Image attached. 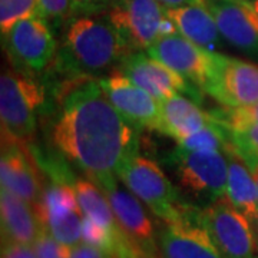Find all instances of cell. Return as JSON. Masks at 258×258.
I'll return each mask as SVG.
<instances>
[{
    "mask_svg": "<svg viewBox=\"0 0 258 258\" xmlns=\"http://www.w3.org/2000/svg\"><path fill=\"white\" fill-rule=\"evenodd\" d=\"M47 132L55 152L98 185L116 178L123 159L139 149V131L116 111L99 79L59 86Z\"/></svg>",
    "mask_w": 258,
    "mask_h": 258,
    "instance_id": "cell-1",
    "label": "cell"
},
{
    "mask_svg": "<svg viewBox=\"0 0 258 258\" xmlns=\"http://www.w3.org/2000/svg\"><path fill=\"white\" fill-rule=\"evenodd\" d=\"M134 53L118 29L105 15H78L64 26L53 71L66 81L101 79L118 71L123 59ZM64 81V82H66Z\"/></svg>",
    "mask_w": 258,
    "mask_h": 258,
    "instance_id": "cell-2",
    "label": "cell"
},
{
    "mask_svg": "<svg viewBox=\"0 0 258 258\" xmlns=\"http://www.w3.org/2000/svg\"><path fill=\"white\" fill-rule=\"evenodd\" d=\"M46 93L35 78L18 71L3 72L0 78L2 138L29 145L36 135L37 118Z\"/></svg>",
    "mask_w": 258,
    "mask_h": 258,
    "instance_id": "cell-3",
    "label": "cell"
},
{
    "mask_svg": "<svg viewBox=\"0 0 258 258\" xmlns=\"http://www.w3.org/2000/svg\"><path fill=\"white\" fill-rule=\"evenodd\" d=\"M118 178L164 222L175 221L191 207L179 194L155 161L131 152L118 169Z\"/></svg>",
    "mask_w": 258,
    "mask_h": 258,
    "instance_id": "cell-4",
    "label": "cell"
},
{
    "mask_svg": "<svg viewBox=\"0 0 258 258\" xmlns=\"http://www.w3.org/2000/svg\"><path fill=\"white\" fill-rule=\"evenodd\" d=\"M222 151H184L175 148L165 162L172 166L179 188L208 205L227 197L228 158Z\"/></svg>",
    "mask_w": 258,
    "mask_h": 258,
    "instance_id": "cell-5",
    "label": "cell"
},
{
    "mask_svg": "<svg viewBox=\"0 0 258 258\" xmlns=\"http://www.w3.org/2000/svg\"><path fill=\"white\" fill-rule=\"evenodd\" d=\"M3 36V45L15 71L36 78L55 60L57 46L49 23L40 16L22 19Z\"/></svg>",
    "mask_w": 258,
    "mask_h": 258,
    "instance_id": "cell-6",
    "label": "cell"
},
{
    "mask_svg": "<svg viewBox=\"0 0 258 258\" xmlns=\"http://www.w3.org/2000/svg\"><path fill=\"white\" fill-rule=\"evenodd\" d=\"M204 225L225 258H257V238L249 220L227 197L201 210Z\"/></svg>",
    "mask_w": 258,
    "mask_h": 258,
    "instance_id": "cell-7",
    "label": "cell"
},
{
    "mask_svg": "<svg viewBox=\"0 0 258 258\" xmlns=\"http://www.w3.org/2000/svg\"><path fill=\"white\" fill-rule=\"evenodd\" d=\"M204 91L227 108H242L258 102V66L215 53Z\"/></svg>",
    "mask_w": 258,
    "mask_h": 258,
    "instance_id": "cell-8",
    "label": "cell"
},
{
    "mask_svg": "<svg viewBox=\"0 0 258 258\" xmlns=\"http://www.w3.org/2000/svg\"><path fill=\"white\" fill-rule=\"evenodd\" d=\"M132 52L147 50L161 37V26L168 18L158 0H116L106 13Z\"/></svg>",
    "mask_w": 258,
    "mask_h": 258,
    "instance_id": "cell-9",
    "label": "cell"
},
{
    "mask_svg": "<svg viewBox=\"0 0 258 258\" xmlns=\"http://www.w3.org/2000/svg\"><path fill=\"white\" fill-rule=\"evenodd\" d=\"M162 258H225L201 218V208L189 207L182 217L165 222L159 232Z\"/></svg>",
    "mask_w": 258,
    "mask_h": 258,
    "instance_id": "cell-10",
    "label": "cell"
},
{
    "mask_svg": "<svg viewBox=\"0 0 258 258\" xmlns=\"http://www.w3.org/2000/svg\"><path fill=\"white\" fill-rule=\"evenodd\" d=\"M151 57L166 64L204 91L214 66V52H208L181 33L159 37L147 49Z\"/></svg>",
    "mask_w": 258,
    "mask_h": 258,
    "instance_id": "cell-11",
    "label": "cell"
},
{
    "mask_svg": "<svg viewBox=\"0 0 258 258\" xmlns=\"http://www.w3.org/2000/svg\"><path fill=\"white\" fill-rule=\"evenodd\" d=\"M102 89L116 111L138 129L157 131L161 115V103L145 89L131 82L126 76L115 71L99 79Z\"/></svg>",
    "mask_w": 258,
    "mask_h": 258,
    "instance_id": "cell-12",
    "label": "cell"
},
{
    "mask_svg": "<svg viewBox=\"0 0 258 258\" xmlns=\"http://www.w3.org/2000/svg\"><path fill=\"white\" fill-rule=\"evenodd\" d=\"M221 36L238 50L258 56V13L249 0H204Z\"/></svg>",
    "mask_w": 258,
    "mask_h": 258,
    "instance_id": "cell-13",
    "label": "cell"
},
{
    "mask_svg": "<svg viewBox=\"0 0 258 258\" xmlns=\"http://www.w3.org/2000/svg\"><path fill=\"white\" fill-rule=\"evenodd\" d=\"M40 174L42 171L32 157L28 145L3 141L0 159L2 188L35 205L43 191Z\"/></svg>",
    "mask_w": 258,
    "mask_h": 258,
    "instance_id": "cell-14",
    "label": "cell"
},
{
    "mask_svg": "<svg viewBox=\"0 0 258 258\" xmlns=\"http://www.w3.org/2000/svg\"><path fill=\"white\" fill-rule=\"evenodd\" d=\"M118 72L145 89L159 102L176 93H195L192 86H188L184 76L157 59L151 56L148 57L142 52H134L126 56L118 68Z\"/></svg>",
    "mask_w": 258,
    "mask_h": 258,
    "instance_id": "cell-15",
    "label": "cell"
},
{
    "mask_svg": "<svg viewBox=\"0 0 258 258\" xmlns=\"http://www.w3.org/2000/svg\"><path fill=\"white\" fill-rule=\"evenodd\" d=\"M118 178V176H116ZM112 178L99 185L111 204L113 215L123 231L134 242L142 248L157 249L154 244V227L147 215L138 197L131 194L118 184V179Z\"/></svg>",
    "mask_w": 258,
    "mask_h": 258,
    "instance_id": "cell-16",
    "label": "cell"
},
{
    "mask_svg": "<svg viewBox=\"0 0 258 258\" xmlns=\"http://www.w3.org/2000/svg\"><path fill=\"white\" fill-rule=\"evenodd\" d=\"M159 103L161 115L157 131L178 142L198 132L214 120L210 112L200 109L195 102L185 98L181 93H176Z\"/></svg>",
    "mask_w": 258,
    "mask_h": 258,
    "instance_id": "cell-17",
    "label": "cell"
},
{
    "mask_svg": "<svg viewBox=\"0 0 258 258\" xmlns=\"http://www.w3.org/2000/svg\"><path fill=\"white\" fill-rule=\"evenodd\" d=\"M166 15L174 20L179 33L195 45L214 53L218 50L221 33L204 0L166 9Z\"/></svg>",
    "mask_w": 258,
    "mask_h": 258,
    "instance_id": "cell-18",
    "label": "cell"
},
{
    "mask_svg": "<svg viewBox=\"0 0 258 258\" xmlns=\"http://www.w3.org/2000/svg\"><path fill=\"white\" fill-rule=\"evenodd\" d=\"M0 214L3 240L33 245L42 230V224L32 204L26 203L18 195L2 188Z\"/></svg>",
    "mask_w": 258,
    "mask_h": 258,
    "instance_id": "cell-19",
    "label": "cell"
},
{
    "mask_svg": "<svg viewBox=\"0 0 258 258\" xmlns=\"http://www.w3.org/2000/svg\"><path fill=\"white\" fill-rule=\"evenodd\" d=\"M225 155L228 158L227 198L254 224L258 218V192L254 174L248 166L244 165L245 162L234 149L227 147Z\"/></svg>",
    "mask_w": 258,
    "mask_h": 258,
    "instance_id": "cell-20",
    "label": "cell"
},
{
    "mask_svg": "<svg viewBox=\"0 0 258 258\" xmlns=\"http://www.w3.org/2000/svg\"><path fill=\"white\" fill-rule=\"evenodd\" d=\"M74 188L78 197L79 208L86 218L92 220L93 222L99 224L112 232L120 231L119 224L112 211L111 204L106 201V195L101 188L95 185L93 181L76 179Z\"/></svg>",
    "mask_w": 258,
    "mask_h": 258,
    "instance_id": "cell-21",
    "label": "cell"
},
{
    "mask_svg": "<svg viewBox=\"0 0 258 258\" xmlns=\"http://www.w3.org/2000/svg\"><path fill=\"white\" fill-rule=\"evenodd\" d=\"M32 207L36 212L42 227L47 218L81 210L74 186L69 184L55 182V181H52V184L43 188L40 200Z\"/></svg>",
    "mask_w": 258,
    "mask_h": 258,
    "instance_id": "cell-22",
    "label": "cell"
},
{
    "mask_svg": "<svg viewBox=\"0 0 258 258\" xmlns=\"http://www.w3.org/2000/svg\"><path fill=\"white\" fill-rule=\"evenodd\" d=\"M82 221L81 212L74 211L59 217L47 218L43 227L60 244H64L68 247H75L82 240Z\"/></svg>",
    "mask_w": 258,
    "mask_h": 258,
    "instance_id": "cell-23",
    "label": "cell"
},
{
    "mask_svg": "<svg viewBox=\"0 0 258 258\" xmlns=\"http://www.w3.org/2000/svg\"><path fill=\"white\" fill-rule=\"evenodd\" d=\"M227 147L234 149L254 174L258 169V123L242 131L228 132Z\"/></svg>",
    "mask_w": 258,
    "mask_h": 258,
    "instance_id": "cell-24",
    "label": "cell"
},
{
    "mask_svg": "<svg viewBox=\"0 0 258 258\" xmlns=\"http://www.w3.org/2000/svg\"><path fill=\"white\" fill-rule=\"evenodd\" d=\"M40 16L37 0H0V29L8 33L19 20Z\"/></svg>",
    "mask_w": 258,
    "mask_h": 258,
    "instance_id": "cell-25",
    "label": "cell"
},
{
    "mask_svg": "<svg viewBox=\"0 0 258 258\" xmlns=\"http://www.w3.org/2000/svg\"><path fill=\"white\" fill-rule=\"evenodd\" d=\"M212 118L221 123L228 132L242 131L258 123V102L242 108H224L218 111L210 112Z\"/></svg>",
    "mask_w": 258,
    "mask_h": 258,
    "instance_id": "cell-26",
    "label": "cell"
},
{
    "mask_svg": "<svg viewBox=\"0 0 258 258\" xmlns=\"http://www.w3.org/2000/svg\"><path fill=\"white\" fill-rule=\"evenodd\" d=\"M40 18H43L49 25L68 23L75 16V9L72 0H37Z\"/></svg>",
    "mask_w": 258,
    "mask_h": 258,
    "instance_id": "cell-27",
    "label": "cell"
},
{
    "mask_svg": "<svg viewBox=\"0 0 258 258\" xmlns=\"http://www.w3.org/2000/svg\"><path fill=\"white\" fill-rule=\"evenodd\" d=\"M33 249L37 258H69L71 255V247L55 240L45 227H42L36 241L33 242Z\"/></svg>",
    "mask_w": 258,
    "mask_h": 258,
    "instance_id": "cell-28",
    "label": "cell"
},
{
    "mask_svg": "<svg viewBox=\"0 0 258 258\" xmlns=\"http://www.w3.org/2000/svg\"><path fill=\"white\" fill-rule=\"evenodd\" d=\"M157 249H145L129 238L126 234L120 238L116 248L109 252V258H151Z\"/></svg>",
    "mask_w": 258,
    "mask_h": 258,
    "instance_id": "cell-29",
    "label": "cell"
},
{
    "mask_svg": "<svg viewBox=\"0 0 258 258\" xmlns=\"http://www.w3.org/2000/svg\"><path fill=\"white\" fill-rule=\"evenodd\" d=\"M116 0H72L75 16L78 15H105Z\"/></svg>",
    "mask_w": 258,
    "mask_h": 258,
    "instance_id": "cell-30",
    "label": "cell"
},
{
    "mask_svg": "<svg viewBox=\"0 0 258 258\" xmlns=\"http://www.w3.org/2000/svg\"><path fill=\"white\" fill-rule=\"evenodd\" d=\"M2 258H37L35 249L15 241H2Z\"/></svg>",
    "mask_w": 258,
    "mask_h": 258,
    "instance_id": "cell-31",
    "label": "cell"
},
{
    "mask_svg": "<svg viewBox=\"0 0 258 258\" xmlns=\"http://www.w3.org/2000/svg\"><path fill=\"white\" fill-rule=\"evenodd\" d=\"M69 258H109V254L103 249L92 247L89 244H81L71 248Z\"/></svg>",
    "mask_w": 258,
    "mask_h": 258,
    "instance_id": "cell-32",
    "label": "cell"
},
{
    "mask_svg": "<svg viewBox=\"0 0 258 258\" xmlns=\"http://www.w3.org/2000/svg\"><path fill=\"white\" fill-rule=\"evenodd\" d=\"M252 5H254V8H255V10H257L258 13V0H252Z\"/></svg>",
    "mask_w": 258,
    "mask_h": 258,
    "instance_id": "cell-33",
    "label": "cell"
},
{
    "mask_svg": "<svg viewBox=\"0 0 258 258\" xmlns=\"http://www.w3.org/2000/svg\"><path fill=\"white\" fill-rule=\"evenodd\" d=\"M254 178H255V182H257V192H258V171L254 172Z\"/></svg>",
    "mask_w": 258,
    "mask_h": 258,
    "instance_id": "cell-34",
    "label": "cell"
},
{
    "mask_svg": "<svg viewBox=\"0 0 258 258\" xmlns=\"http://www.w3.org/2000/svg\"><path fill=\"white\" fill-rule=\"evenodd\" d=\"M151 258H159V255H158V252H154V254H152V257Z\"/></svg>",
    "mask_w": 258,
    "mask_h": 258,
    "instance_id": "cell-35",
    "label": "cell"
},
{
    "mask_svg": "<svg viewBox=\"0 0 258 258\" xmlns=\"http://www.w3.org/2000/svg\"><path fill=\"white\" fill-rule=\"evenodd\" d=\"M254 224H255V227H257V230H258V218H257V221L254 222Z\"/></svg>",
    "mask_w": 258,
    "mask_h": 258,
    "instance_id": "cell-36",
    "label": "cell"
},
{
    "mask_svg": "<svg viewBox=\"0 0 258 258\" xmlns=\"http://www.w3.org/2000/svg\"><path fill=\"white\" fill-rule=\"evenodd\" d=\"M257 254H258V237H257ZM258 258V257H257Z\"/></svg>",
    "mask_w": 258,
    "mask_h": 258,
    "instance_id": "cell-37",
    "label": "cell"
},
{
    "mask_svg": "<svg viewBox=\"0 0 258 258\" xmlns=\"http://www.w3.org/2000/svg\"><path fill=\"white\" fill-rule=\"evenodd\" d=\"M257 171H258V169H257ZM257 171H255V172H257Z\"/></svg>",
    "mask_w": 258,
    "mask_h": 258,
    "instance_id": "cell-38",
    "label": "cell"
}]
</instances>
